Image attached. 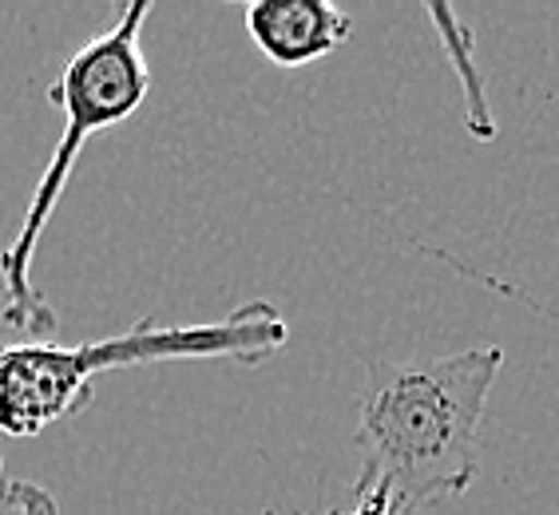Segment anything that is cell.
Returning a JSON list of instances; mask_svg holds the SVG:
<instances>
[{
  "label": "cell",
  "mask_w": 559,
  "mask_h": 515,
  "mask_svg": "<svg viewBox=\"0 0 559 515\" xmlns=\"http://www.w3.org/2000/svg\"><path fill=\"white\" fill-rule=\"evenodd\" d=\"M500 366V345L369 361L357 408V488L385 492L397 515H420V507L468 492L480 472V424Z\"/></svg>",
  "instance_id": "6da1fadb"
},
{
  "label": "cell",
  "mask_w": 559,
  "mask_h": 515,
  "mask_svg": "<svg viewBox=\"0 0 559 515\" xmlns=\"http://www.w3.org/2000/svg\"><path fill=\"white\" fill-rule=\"evenodd\" d=\"M290 342V325L278 306L247 301L218 322L203 325H155L80 345L24 342L0 345V432L4 436H40L60 420L84 412L92 400V376L131 366L163 361H238L262 366Z\"/></svg>",
  "instance_id": "7a4b0ae2"
},
{
  "label": "cell",
  "mask_w": 559,
  "mask_h": 515,
  "mask_svg": "<svg viewBox=\"0 0 559 515\" xmlns=\"http://www.w3.org/2000/svg\"><path fill=\"white\" fill-rule=\"evenodd\" d=\"M151 16V4H128L116 12V24L96 40H87L80 52L68 56L52 84V104L64 119L60 140L52 147V159L44 167L40 183H36L28 211H24L21 230L0 254V282H4V325L21 333H44L56 330V313L44 301V294L33 282L36 247H40L44 230L52 223L56 206L64 199L72 171L84 147L104 131L128 123L143 108L151 92V68L143 56V21Z\"/></svg>",
  "instance_id": "3957f363"
},
{
  "label": "cell",
  "mask_w": 559,
  "mask_h": 515,
  "mask_svg": "<svg viewBox=\"0 0 559 515\" xmlns=\"http://www.w3.org/2000/svg\"><path fill=\"white\" fill-rule=\"evenodd\" d=\"M242 16L254 48L278 68L313 64L354 33V21L330 0H254Z\"/></svg>",
  "instance_id": "277c9868"
},
{
  "label": "cell",
  "mask_w": 559,
  "mask_h": 515,
  "mask_svg": "<svg viewBox=\"0 0 559 515\" xmlns=\"http://www.w3.org/2000/svg\"><path fill=\"white\" fill-rule=\"evenodd\" d=\"M432 21H437V28H441V44H444V52H449L452 72L461 75V84H464V108H468V128H473L476 140H492V135H496V119H492V111H488L485 80H480V72L473 68V52H476L473 33L456 24L452 9H432Z\"/></svg>",
  "instance_id": "5b68a950"
},
{
  "label": "cell",
  "mask_w": 559,
  "mask_h": 515,
  "mask_svg": "<svg viewBox=\"0 0 559 515\" xmlns=\"http://www.w3.org/2000/svg\"><path fill=\"white\" fill-rule=\"evenodd\" d=\"M0 515H60V507L40 483L16 480L0 460Z\"/></svg>",
  "instance_id": "8992f818"
},
{
  "label": "cell",
  "mask_w": 559,
  "mask_h": 515,
  "mask_svg": "<svg viewBox=\"0 0 559 515\" xmlns=\"http://www.w3.org/2000/svg\"><path fill=\"white\" fill-rule=\"evenodd\" d=\"M337 515H397V512H393L385 492H377V488H357L354 507H345V512H337Z\"/></svg>",
  "instance_id": "52a82bcc"
}]
</instances>
